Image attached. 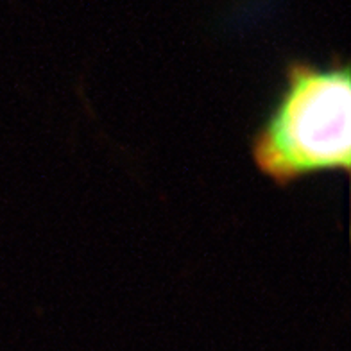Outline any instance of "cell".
<instances>
[{
	"instance_id": "6da1fadb",
	"label": "cell",
	"mask_w": 351,
	"mask_h": 351,
	"mask_svg": "<svg viewBox=\"0 0 351 351\" xmlns=\"http://www.w3.org/2000/svg\"><path fill=\"white\" fill-rule=\"evenodd\" d=\"M254 165L276 185L351 169V74L346 63L292 61L285 86L251 143Z\"/></svg>"
}]
</instances>
